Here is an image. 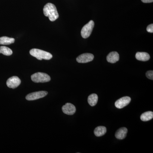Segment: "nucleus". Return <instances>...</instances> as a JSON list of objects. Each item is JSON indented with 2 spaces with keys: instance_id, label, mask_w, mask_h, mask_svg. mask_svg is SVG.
<instances>
[{
  "instance_id": "f257e3e1",
  "label": "nucleus",
  "mask_w": 153,
  "mask_h": 153,
  "mask_svg": "<svg viewBox=\"0 0 153 153\" xmlns=\"http://www.w3.org/2000/svg\"><path fill=\"white\" fill-rule=\"evenodd\" d=\"M44 15L49 17L51 22H54L59 18V14L55 5L52 3H47L43 9Z\"/></svg>"
},
{
  "instance_id": "f03ea898",
  "label": "nucleus",
  "mask_w": 153,
  "mask_h": 153,
  "mask_svg": "<svg viewBox=\"0 0 153 153\" xmlns=\"http://www.w3.org/2000/svg\"><path fill=\"white\" fill-rule=\"evenodd\" d=\"M30 53L32 56L36 57L39 60H42V59L49 60L52 59V55L51 53L39 49H32L30 50Z\"/></svg>"
},
{
  "instance_id": "7ed1b4c3",
  "label": "nucleus",
  "mask_w": 153,
  "mask_h": 153,
  "mask_svg": "<svg viewBox=\"0 0 153 153\" xmlns=\"http://www.w3.org/2000/svg\"><path fill=\"white\" fill-rule=\"evenodd\" d=\"M31 79L36 83L49 82L51 78L48 74L42 72H37L31 76Z\"/></svg>"
},
{
  "instance_id": "20e7f679",
  "label": "nucleus",
  "mask_w": 153,
  "mask_h": 153,
  "mask_svg": "<svg viewBox=\"0 0 153 153\" xmlns=\"http://www.w3.org/2000/svg\"><path fill=\"white\" fill-rule=\"evenodd\" d=\"M94 26V23L91 20L82 27L81 35L83 38H87L90 36Z\"/></svg>"
},
{
  "instance_id": "39448f33",
  "label": "nucleus",
  "mask_w": 153,
  "mask_h": 153,
  "mask_svg": "<svg viewBox=\"0 0 153 153\" xmlns=\"http://www.w3.org/2000/svg\"><path fill=\"white\" fill-rule=\"evenodd\" d=\"M48 94V92L46 91H39L29 94L26 96V99L29 101L36 100L39 99L43 98Z\"/></svg>"
},
{
  "instance_id": "423d86ee",
  "label": "nucleus",
  "mask_w": 153,
  "mask_h": 153,
  "mask_svg": "<svg viewBox=\"0 0 153 153\" xmlns=\"http://www.w3.org/2000/svg\"><path fill=\"white\" fill-rule=\"evenodd\" d=\"M131 101V98L129 97H123L115 102V105L117 108L121 109L128 105Z\"/></svg>"
},
{
  "instance_id": "0eeeda50",
  "label": "nucleus",
  "mask_w": 153,
  "mask_h": 153,
  "mask_svg": "<svg viewBox=\"0 0 153 153\" xmlns=\"http://www.w3.org/2000/svg\"><path fill=\"white\" fill-rule=\"evenodd\" d=\"M94 58L93 54L91 53H84L79 55L76 58V60L79 63H87L92 61Z\"/></svg>"
},
{
  "instance_id": "6e6552de",
  "label": "nucleus",
  "mask_w": 153,
  "mask_h": 153,
  "mask_svg": "<svg viewBox=\"0 0 153 153\" xmlns=\"http://www.w3.org/2000/svg\"><path fill=\"white\" fill-rule=\"evenodd\" d=\"M21 83V80L18 76L10 77L7 81V85L10 88H15L18 87Z\"/></svg>"
},
{
  "instance_id": "1a4fd4ad",
  "label": "nucleus",
  "mask_w": 153,
  "mask_h": 153,
  "mask_svg": "<svg viewBox=\"0 0 153 153\" xmlns=\"http://www.w3.org/2000/svg\"><path fill=\"white\" fill-rule=\"evenodd\" d=\"M62 111L65 114L71 115L76 112V107L74 105L70 103H66L62 107Z\"/></svg>"
},
{
  "instance_id": "9d476101",
  "label": "nucleus",
  "mask_w": 153,
  "mask_h": 153,
  "mask_svg": "<svg viewBox=\"0 0 153 153\" xmlns=\"http://www.w3.org/2000/svg\"><path fill=\"white\" fill-rule=\"evenodd\" d=\"M119 55L116 52H111L106 57L107 60L110 63H114L119 61Z\"/></svg>"
},
{
  "instance_id": "9b49d317",
  "label": "nucleus",
  "mask_w": 153,
  "mask_h": 153,
  "mask_svg": "<svg viewBox=\"0 0 153 153\" xmlns=\"http://www.w3.org/2000/svg\"><path fill=\"white\" fill-rule=\"evenodd\" d=\"M128 129L127 128L125 127L121 128L116 131L115 136L118 139L123 140L126 137Z\"/></svg>"
},
{
  "instance_id": "f8f14e48",
  "label": "nucleus",
  "mask_w": 153,
  "mask_h": 153,
  "mask_svg": "<svg viewBox=\"0 0 153 153\" xmlns=\"http://www.w3.org/2000/svg\"><path fill=\"white\" fill-rule=\"evenodd\" d=\"M136 58L137 60L142 61H147L150 58V55L145 52H137L136 54Z\"/></svg>"
},
{
  "instance_id": "ddd939ff",
  "label": "nucleus",
  "mask_w": 153,
  "mask_h": 153,
  "mask_svg": "<svg viewBox=\"0 0 153 153\" xmlns=\"http://www.w3.org/2000/svg\"><path fill=\"white\" fill-rule=\"evenodd\" d=\"M106 131V128L105 127L100 126L96 128L94 130V134L96 136L101 137L105 134Z\"/></svg>"
},
{
  "instance_id": "4468645a",
  "label": "nucleus",
  "mask_w": 153,
  "mask_h": 153,
  "mask_svg": "<svg viewBox=\"0 0 153 153\" xmlns=\"http://www.w3.org/2000/svg\"><path fill=\"white\" fill-rule=\"evenodd\" d=\"M98 96L96 94H92L88 96V102L91 106L95 105L98 101Z\"/></svg>"
},
{
  "instance_id": "2eb2a0df",
  "label": "nucleus",
  "mask_w": 153,
  "mask_h": 153,
  "mask_svg": "<svg viewBox=\"0 0 153 153\" xmlns=\"http://www.w3.org/2000/svg\"><path fill=\"white\" fill-rule=\"evenodd\" d=\"M15 41L14 38H9L6 36L0 38V44L1 45H9L14 43Z\"/></svg>"
},
{
  "instance_id": "dca6fc26",
  "label": "nucleus",
  "mask_w": 153,
  "mask_h": 153,
  "mask_svg": "<svg viewBox=\"0 0 153 153\" xmlns=\"http://www.w3.org/2000/svg\"><path fill=\"white\" fill-rule=\"evenodd\" d=\"M153 118V112L151 111L144 112L140 116L141 120L143 121H148L152 119Z\"/></svg>"
},
{
  "instance_id": "f3484780",
  "label": "nucleus",
  "mask_w": 153,
  "mask_h": 153,
  "mask_svg": "<svg viewBox=\"0 0 153 153\" xmlns=\"http://www.w3.org/2000/svg\"><path fill=\"white\" fill-rule=\"evenodd\" d=\"M0 53L6 56H10L13 54V51L8 47L1 46L0 47Z\"/></svg>"
},
{
  "instance_id": "a211bd4d",
  "label": "nucleus",
  "mask_w": 153,
  "mask_h": 153,
  "mask_svg": "<svg viewBox=\"0 0 153 153\" xmlns=\"http://www.w3.org/2000/svg\"><path fill=\"white\" fill-rule=\"evenodd\" d=\"M146 76L149 79H153V71H149L146 73Z\"/></svg>"
},
{
  "instance_id": "6ab92c4d",
  "label": "nucleus",
  "mask_w": 153,
  "mask_h": 153,
  "mask_svg": "<svg viewBox=\"0 0 153 153\" xmlns=\"http://www.w3.org/2000/svg\"><path fill=\"white\" fill-rule=\"evenodd\" d=\"M147 31L148 32L150 33H153V25L151 24L148 26L146 29Z\"/></svg>"
},
{
  "instance_id": "aec40b11",
  "label": "nucleus",
  "mask_w": 153,
  "mask_h": 153,
  "mask_svg": "<svg viewBox=\"0 0 153 153\" xmlns=\"http://www.w3.org/2000/svg\"><path fill=\"white\" fill-rule=\"evenodd\" d=\"M141 1L144 3H150L153 2V0H141Z\"/></svg>"
}]
</instances>
